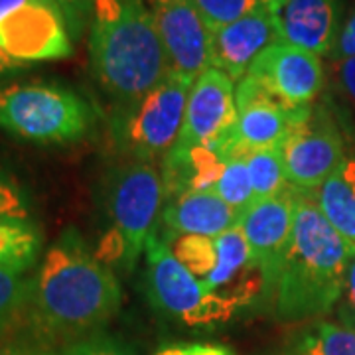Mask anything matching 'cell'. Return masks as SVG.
Wrapping results in <instances>:
<instances>
[{"label": "cell", "instance_id": "cell-12", "mask_svg": "<svg viewBox=\"0 0 355 355\" xmlns=\"http://www.w3.org/2000/svg\"><path fill=\"white\" fill-rule=\"evenodd\" d=\"M166 50L170 71L196 77L211 67V32L193 0H144Z\"/></svg>", "mask_w": 355, "mask_h": 355}, {"label": "cell", "instance_id": "cell-18", "mask_svg": "<svg viewBox=\"0 0 355 355\" xmlns=\"http://www.w3.org/2000/svg\"><path fill=\"white\" fill-rule=\"evenodd\" d=\"M227 158L211 142L191 148H170L164 158V198L172 200L186 191L214 190Z\"/></svg>", "mask_w": 355, "mask_h": 355}, {"label": "cell", "instance_id": "cell-8", "mask_svg": "<svg viewBox=\"0 0 355 355\" xmlns=\"http://www.w3.org/2000/svg\"><path fill=\"white\" fill-rule=\"evenodd\" d=\"M280 148L288 184L302 191L318 190L345 160L342 135L326 109H312Z\"/></svg>", "mask_w": 355, "mask_h": 355}, {"label": "cell", "instance_id": "cell-30", "mask_svg": "<svg viewBox=\"0 0 355 355\" xmlns=\"http://www.w3.org/2000/svg\"><path fill=\"white\" fill-rule=\"evenodd\" d=\"M338 316L343 328L355 331V259L347 268L342 298L338 302Z\"/></svg>", "mask_w": 355, "mask_h": 355}, {"label": "cell", "instance_id": "cell-15", "mask_svg": "<svg viewBox=\"0 0 355 355\" xmlns=\"http://www.w3.org/2000/svg\"><path fill=\"white\" fill-rule=\"evenodd\" d=\"M275 20L282 42L330 55L340 34V0H286Z\"/></svg>", "mask_w": 355, "mask_h": 355}, {"label": "cell", "instance_id": "cell-32", "mask_svg": "<svg viewBox=\"0 0 355 355\" xmlns=\"http://www.w3.org/2000/svg\"><path fill=\"white\" fill-rule=\"evenodd\" d=\"M330 55L336 64H342L349 58H355V10L340 28V34Z\"/></svg>", "mask_w": 355, "mask_h": 355}, {"label": "cell", "instance_id": "cell-21", "mask_svg": "<svg viewBox=\"0 0 355 355\" xmlns=\"http://www.w3.org/2000/svg\"><path fill=\"white\" fill-rule=\"evenodd\" d=\"M275 355H355V331L318 322L288 340Z\"/></svg>", "mask_w": 355, "mask_h": 355}, {"label": "cell", "instance_id": "cell-9", "mask_svg": "<svg viewBox=\"0 0 355 355\" xmlns=\"http://www.w3.org/2000/svg\"><path fill=\"white\" fill-rule=\"evenodd\" d=\"M0 48L32 65L69 58L73 44L60 8L50 0H30L0 22Z\"/></svg>", "mask_w": 355, "mask_h": 355}, {"label": "cell", "instance_id": "cell-13", "mask_svg": "<svg viewBox=\"0 0 355 355\" xmlns=\"http://www.w3.org/2000/svg\"><path fill=\"white\" fill-rule=\"evenodd\" d=\"M237 123L235 85L217 67H207L196 77L188 95L184 125L172 148L207 144Z\"/></svg>", "mask_w": 355, "mask_h": 355}, {"label": "cell", "instance_id": "cell-10", "mask_svg": "<svg viewBox=\"0 0 355 355\" xmlns=\"http://www.w3.org/2000/svg\"><path fill=\"white\" fill-rule=\"evenodd\" d=\"M296 211V188H288L275 198L251 203L239 217L251 254L265 272L266 302L272 300V292L279 280L280 268L291 247Z\"/></svg>", "mask_w": 355, "mask_h": 355}, {"label": "cell", "instance_id": "cell-31", "mask_svg": "<svg viewBox=\"0 0 355 355\" xmlns=\"http://www.w3.org/2000/svg\"><path fill=\"white\" fill-rule=\"evenodd\" d=\"M0 355H58V347H51L48 343L28 336L20 340L0 342Z\"/></svg>", "mask_w": 355, "mask_h": 355}, {"label": "cell", "instance_id": "cell-34", "mask_svg": "<svg viewBox=\"0 0 355 355\" xmlns=\"http://www.w3.org/2000/svg\"><path fill=\"white\" fill-rule=\"evenodd\" d=\"M340 79L347 95L355 101V58H349L340 64Z\"/></svg>", "mask_w": 355, "mask_h": 355}, {"label": "cell", "instance_id": "cell-20", "mask_svg": "<svg viewBox=\"0 0 355 355\" xmlns=\"http://www.w3.org/2000/svg\"><path fill=\"white\" fill-rule=\"evenodd\" d=\"M42 253V231L32 219L0 217V268L26 275Z\"/></svg>", "mask_w": 355, "mask_h": 355}, {"label": "cell", "instance_id": "cell-7", "mask_svg": "<svg viewBox=\"0 0 355 355\" xmlns=\"http://www.w3.org/2000/svg\"><path fill=\"white\" fill-rule=\"evenodd\" d=\"M144 251L148 261V298L160 314L198 328L227 322L237 312L227 300L205 291L156 233L148 239Z\"/></svg>", "mask_w": 355, "mask_h": 355}, {"label": "cell", "instance_id": "cell-24", "mask_svg": "<svg viewBox=\"0 0 355 355\" xmlns=\"http://www.w3.org/2000/svg\"><path fill=\"white\" fill-rule=\"evenodd\" d=\"M211 191H216L223 202L229 203L239 214H243L251 203H254L253 184H251V174H249V166H247V154L239 153L229 158Z\"/></svg>", "mask_w": 355, "mask_h": 355}, {"label": "cell", "instance_id": "cell-28", "mask_svg": "<svg viewBox=\"0 0 355 355\" xmlns=\"http://www.w3.org/2000/svg\"><path fill=\"white\" fill-rule=\"evenodd\" d=\"M32 203L28 191L8 172L0 168V217L30 219Z\"/></svg>", "mask_w": 355, "mask_h": 355}, {"label": "cell", "instance_id": "cell-23", "mask_svg": "<svg viewBox=\"0 0 355 355\" xmlns=\"http://www.w3.org/2000/svg\"><path fill=\"white\" fill-rule=\"evenodd\" d=\"M164 243L168 245L170 253L174 254L200 282H203L216 270L217 249L214 239L200 237V235L168 233V239H164Z\"/></svg>", "mask_w": 355, "mask_h": 355}, {"label": "cell", "instance_id": "cell-14", "mask_svg": "<svg viewBox=\"0 0 355 355\" xmlns=\"http://www.w3.org/2000/svg\"><path fill=\"white\" fill-rule=\"evenodd\" d=\"M279 40L275 14L261 6L214 32L211 67L223 71L233 83L241 81L254 60Z\"/></svg>", "mask_w": 355, "mask_h": 355}, {"label": "cell", "instance_id": "cell-29", "mask_svg": "<svg viewBox=\"0 0 355 355\" xmlns=\"http://www.w3.org/2000/svg\"><path fill=\"white\" fill-rule=\"evenodd\" d=\"M50 2L55 4L60 8V12L64 14L71 40L79 38L83 28L87 24V20L91 18V14H93L95 0H50Z\"/></svg>", "mask_w": 355, "mask_h": 355}, {"label": "cell", "instance_id": "cell-1", "mask_svg": "<svg viewBox=\"0 0 355 355\" xmlns=\"http://www.w3.org/2000/svg\"><path fill=\"white\" fill-rule=\"evenodd\" d=\"M121 300L113 270L89 251L77 231L67 229L30 280L24 320L32 338L60 349L103 331Z\"/></svg>", "mask_w": 355, "mask_h": 355}, {"label": "cell", "instance_id": "cell-3", "mask_svg": "<svg viewBox=\"0 0 355 355\" xmlns=\"http://www.w3.org/2000/svg\"><path fill=\"white\" fill-rule=\"evenodd\" d=\"M89 62L97 83L123 109L137 105L170 73L162 40L144 0H95Z\"/></svg>", "mask_w": 355, "mask_h": 355}, {"label": "cell", "instance_id": "cell-16", "mask_svg": "<svg viewBox=\"0 0 355 355\" xmlns=\"http://www.w3.org/2000/svg\"><path fill=\"white\" fill-rule=\"evenodd\" d=\"M239 217L241 214L223 202L216 191L200 190L168 200L162 219L170 233L216 239L221 233L237 227Z\"/></svg>", "mask_w": 355, "mask_h": 355}, {"label": "cell", "instance_id": "cell-2", "mask_svg": "<svg viewBox=\"0 0 355 355\" xmlns=\"http://www.w3.org/2000/svg\"><path fill=\"white\" fill-rule=\"evenodd\" d=\"M355 243L345 239L320 211L312 191L296 190L291 247L272 292L280 320H306L328 314L342 298Z\"/></svg>", "mask_w": 355, "mask_h": 355}, {"label": "cell", "instance_id": "cell-11", "mask_svg": "<svg viewBox=\"0 0 355 355\" xmlns=\"http://www.w3.org/2000/svg\"><path fill=\"white\" fill-rule=\"evenodd\" d=\"M245 76L253 77L272 97L291 107H310L324 87L320 55L282 40L268 46Z\"/></svg>", "mask_w": 355, "mask_h": 355}, {"label": "cell", "instance_id": "cell-17", "mask_svg": "<svg viewBox=\"0 0 355 355\" xmlns=\"http://www.w3.org/2000/svg\"><path fill=\"white\" fill-rule=\"evenodd\" d=\"M310 107H284L277 103H254L237 111L235 132L245 154L280 146L312 113Z\"/></svg>", "mask_w": 355, "mask_h": 355}, {"label": "cell", "instance_id": "cell-4", "mask_svg": "<svg viewBox=\"0 0 355 355\" xmlns=\"http://www.w3.org/2000/svg\"><path fill=\"white\" fill-rule=\"evenodd\" d=\"M162 200V176L150 162L135 160L114 172L107 193L111 229L97 249L103 263H121L125 270L135 268L148 239L156 233Z\"/></svg>", "mask_w": 355, "mask_h": 355}, {"label": "cell", "instance_id": "cell-6", "mask_svg": "<svg viewBox=\"0 0 355 355\" xmlns=\"http://www.w3.org/2000/svg\"><path fill=\"white\" fill-rule=\"evenodd\" d=\"M193 77L170 71L137 105L123 109L113 123L116 146L140 162L168 154L180 137Z\"/></svg>", "mask_w": 355, "mask_h": 355}, {"label": "cell", "instance_id": "cell-22", "mask_svg": "<svg viewBox=\"0 0 355 355\" xmlns=\"http://www.w3.org/2000/svg\"><path fill=\"white\" fill-rule=\"evenodd\" d=\"M247 166L253 184L254 202L275 198L284 190H288V180L282 160V148H268L247 154Z\"/></svg>", "mask_w": 355, "mask_h": 355}, {"label": "cell", "instance_id": "cell-36", "mask_svg": "<svg viewBox=\"0 0 355 355\" xmlns=\"http://www.w3.org/2000/svg\"><path fill=\"white\" fill-rule=\"evenodd\" d=\"M30 0H0V22L6 20L10 14L16 12L18 8H22Z\"/></svg>", "mask_w": 355, "mask_h": 355}, {"label": "cell", "instance_id": "cell-35", "mask_svg": "<svg viewBox=\"0 0 355 355\" xmlns=\"http://www.w3.org/2000/svg\"><path fill=\"white\" fill-rule=\"evenodd\" d=\"M26 67H28V64L14 60L12 55H8L6 51L0 48V77L10 76V73H16V71H22Z\"/></svg>", "mask_w": 355, "mask_h": 355}, {"label": "cell", "instance_id": "cell-27", "mask_svg": "<svg viewBox=\"0 0 355 355\" xmlns=\"http://www.w3.org/2000/svg\"><path fill=\"white\" fill-rule=\"evenodd\" d=\"M58 355H137V352L127 342L99 331L95 336L60 347Z\"/></svg>", "mask_w": 355, "mask_h": 355}, {"label": "cell", "instance_id": "cell-33", "mask_svg": "<svg viewBox=\"0 0 355 355\" xmlns=\"http://www.w3.org/2000/svg\"><path fill=\"white\" fill-rule=\"evenodd\" d=\"M156 355H233L225 345L216 343H190V345H172Z\"/></svg>", "mask_w": 355, "mask_h": 355}, {"label": "cell", "instance_id": "cell-5", "mask_svg": "<svg viewBox=\"0 0 355 355\" xmlns=\"http://www.w3.org/2000/svg\"><path fill=\"white\" fill-rule=\"evenodd\" d=\"M93 111L73 89L58 83L0 85V128L34 144H71L91 128Z\"/></svg>", "mask_w": 355, "mask_h": 355}, {"label": "cell", "instance_id": "cell-37", "mask_svg": "<svg viewBox=\"0 0 355 355\" xmlns=\"http://www.w3.org/2000/svg\"><path fill=\"white\" fill-rule=\"evenodd\" d=\"M261 6H265L266 10H270L272 14H277L286 4V0H259Z\"/></svg>", "mask_w": 355, "mask_h": 355}, {"label": "cell", "instance_id": "cell-25", "mask_svg": "<svg viewBox=\"0 0 355 355\" xmlns=\"http://www.w3.org/2000/svg\"><path fill=\"white\" fill-rule=\"evenodd\" d=\"M30 294L26 275L0 268V340L24 318Z\"/></svg>", "mask_w": 355, "mask_h": 355}, {"label": "cell", "instance_id": "cell-26", "mask_svg": "<svg viewBox=\"0 0 355 355\" xmlns=\"http://www.w3.org/2000/svg\"><path fill=\"white\" fill-rule=\"evenodd\" d=\"M193 4L211 34L261 8L259 0H193Z\"/></svg>", "mask_w": 355, "mask_h": 355}, {"label": "cell", "instance_id": "cell-19", "mask_svg": "<svg viewBox=\"0 0 355 355\" xmlns=\"http://www.w3.org/2000/svg\"><path fill=\"white\" fill-rule=\"evenodd\" d=\"M312 196L331 227L355 243V158H345Z\"/></svg>", "mask_w": 355, "mask_h": 355}]
</instances>
